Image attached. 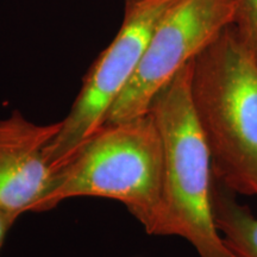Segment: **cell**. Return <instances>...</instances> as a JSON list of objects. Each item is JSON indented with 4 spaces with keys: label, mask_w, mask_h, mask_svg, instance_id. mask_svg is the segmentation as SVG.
Masks as SVG:
<instances>
[{
    "label": "cell",
    "mask_w": 257,
    "mask_h": 257,
    "mask_svg": "<svg viewBox=\"0 0 257 257\" xmlns=\"http://www.w3.org/2000/svg\"><path fill=\"white\" fill-rule=\"evenodd\" d=\"M75 197L120 201L148 233L168 236L163 143L149 111L93 134L56 170L42 212Z\"/></svg>",
    "instance_id": "6da1fadb"
},
{
    "label": "cell",
    "mask_w": 257,
    "mask_h": 257,
    "mask_svg": "<svg viewBox=\"0 0 257 257\" xmlns=\"http://www.w3.org/2000/svg\"><path fill=\"white\" fill-rule=\"evenodd\" d=\"M191 94L213 176L257 197V61L233 25L192 61Z\"/></svg>",
    "instance_id": "7a4b0ae2"
},
{
    "label": "cell",
    "mask_w": 257,
    "mask_h": 257,
    "mask_svg": "<svg viewBox=\"0 0 257 257\" xmlns=\"http://www.w3.org/2000/svg\"><path fill=\"white\" fill-rule=\"evenodd\" d=\"M192 61L150 102L163 143L168 236L188 240L200 257H236L214 223L212 161L191 94Z\"/></svg>",
    "instance_id": "3957f363"
},
{
    "label": "cell",
    "mask_w": 257,
    "mask_h": 257,
    "mask_svg": "<svg viewBox=\"0 0 257 257\" xmlns=\"http://www.w3.org/2000/svg\"><path fill=\"white\" fill-rule=\"evenodd\" d=\"M181 0H125L123 23L113 41L94 61L83 79L59 134L46 149L48 163L60 169L93 134L133 79L154 32Z\"/></svg>",
    "instance_id": "277c9868"
},
{
    "label": "cell",
    "mask_w": 257,
    "mask_h": 257,
    "mask_svg": "<svg viewBox=\"0 0 257 257\" xmlns=\"http://www.w3.org/2000/svg\"><path fill=\"white\" fill-rule=\"evenodd\" d=\"M237 0H181L161 21L105 123L147 113L163 86L234 23Z\"/></svg>",
    "instance_id": "5b68a950"
},
{
    "label": "cell",
    "mask_w": 257,
    "mask_h": 257,
    "mask_svg": "<svg viewBox=\"0 0 257 257\" xmlns=\"http://www.w3.org/2000/svg\"><path fill=\"white\" fill-rule=\"evenodd\" d=\"M60 127L32 123L19 111L0 120V210L17 218L42 212L56 173L46 149Z\"/></svg>",
    "instance_id": "8992f818"
},
{
    "label": "cell",
    "mask_w": 257,
    "mask_h": 257,
    "mask_svg": "<svg viewBox=\"0 0 257 257\" xmlns=\"http://www.w3.org/2000/svg\"><path fill=\"white\" fill-rule=\"evenodd\" d=\"M236 195L213 176V218L225 244L236 257H257V217L237 201Z\"/></svg>",
    "instance_id": "52a82bcc"
},
{
    "label": "cell",
    "mask_w": 257,
    "mask_h": 257,
    "mask_svg": "<svg viewBox=\"0 0 257 257\" xmlns=\"http://www.w3.org/2000/svg\"><path fill=\"white\" fill-rule=\"evenodd\" d=\"M233 29L257 61V0H237Z\"/></svg>",
    "instance_id": "ba28073f"
},
{
    "label": "cell",
    "mask_w": 257,
    "mask_h": 257,
    "mask_svg": "<svg viewBox=\"0 0 257 257\" xmlns=\"http://www.w3.org/2000/svg\"><path fill=\"white\" fill-rule=\"evenodd\" d=\"M18 218L15 217L14 214L8 213V212L0 210V248H2L3 243H4L6 234H8L9 230L11 229L12 225Z\"/></svg>",
    "instance_id": "9c48e42d"
}]
</instances>
